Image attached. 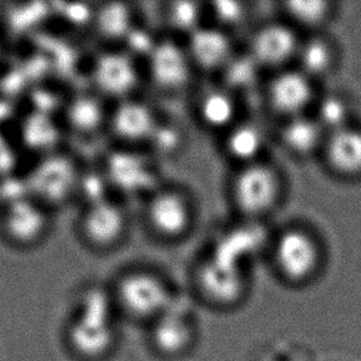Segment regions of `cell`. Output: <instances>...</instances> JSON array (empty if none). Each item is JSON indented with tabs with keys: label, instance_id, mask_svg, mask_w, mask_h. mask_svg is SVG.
<instances>
[{
	"label": "cell",
	"instance_id": "obj_10",
	"mask_svg": "<svg viewBox=\"0 0 361 361\" xmlns=\"http://www.w3.org/2000/svg\"><path fill=\"white\" fill-rule=\"evenodd\" d=\"M301 41L302 36L293 25L276 18L252 25L242 49L267 75L295 66Z\"/></svg>",
	"mask_w": 361,
	"mask_h": 361
},
{
	"label": "cell",
	"instance_id": "obj_12",
	"mask_svg": "<svg viewBox=\"0 0 361 361\" xmlns=\"http://www.w3.org/2000/svg\"><path fill=\"white\" fill-rule=\"evenodd\" d=\"M259 94L276 122L310 113L318 99L316 82L296 66L264 75Z\"/></svg>",
	"mask_w": 361,
	"mask_h": 361
},
{
	"label": "cell",
	"instance_id": "obj_9",
	"mask_svg": "<svg viewBox=\"0 0 361 361\" xmlns=\"http://www.w3.org/2000/svg\"><path fill=\"white\" fill-rule=\"evenodd\" d=\"M265 253L274 271L288 283H302L311 278L321 260L316 235L301 225L271 230Z\"/></svg>",
	"mask_w": 361,
	"mask_h": 361
},
{
	"label": "cell",
	"instance_id": "obj_20",
	"mask_svg": "<svg viewBox=\"0 0 361 361\" xmlns=\"http://www.w3.org/2000/svg\"><path fill=\"white\" fill-rule=\"evenodd\" d=\"M327 135L312 113L279 121L273 132L274 141L278 142L288 154L298 158H307L318 151L322 152Z\"/></svg>",
	"mask_w": 361,
	"mask_h": 361
},
{
	"label": "cell",
	"instance_id": "obj_17",
	"mask_svg": "<svg viewBox=\"0 0 361 361\" xmlns=\"http://www.w3.org/2000/svg\"><path fill=\"white\" fill-rule=\"evenodd\" d=\"M273 141V132H269L257 118L247 115L217 137L219 151L230 169L268 158Z\"/></svg>",
	"mask_w": 361,
	"mask_h": 361
},
{
	"label": "cell",
	"instance_id": "obj_13",
	"mask_svg": "<svg viewBox=\"0 0 361 361\" xmlns=\"http://www.w3.org/2000/svg\"><path fill=\"white\" fill-rule=\"evenodd\" d=\"M163 118L153 102L138 94L110 104L106 136L114 147L146 151Z\"/></svg>",
	"mask_w": 361,
	"mask_h": 361
},
{
	"label": "cell",
	"instance_id": "obj_28",
	"mask_svg": "<svg viewBox=\"0 0 361 361\" xmlns=\"http://www.w3.org/2000/svg\"><path fill=\"white\" fill-rule=\"evenodd\" d=\"M313 108H316L312 113L314 118H317L327 133L352 125V106L348 99L342 95L327 94L318 97Z\"/></svg>",
	"mask_w": 361,
	"mask_h": 361
},
{
	"label": "cell",
	"instance_id": "obj_26",
	"mask_svg": "<svg viewBox=\"0 0 361 361\" xmlns=\"http://www.w3.org/2000/svg\"><path fill=\"white\" fill-rule=\"evenodd\" d=\"M333 13V4L323 0H291L280 4V14L298 32L317 34Z\"/></svg>",
	"mask_w": 361,
	"mask_h": 361
},
{
	"label": "cell",
	"instance_id": "obj_15",
	"mask_svg": "<svg viewBox=\"0 0 361 361\" xmlns=\"http://www.w3.org/2000/svg\"><path fill=\"white\" fill-rule=\"evenodd\" d=\"M52 210L34 196L15 200L0 214V233L8 243L31 249L42 243L52 228Z\"/></svg>",
	"mask_w": 361,
	"mask_h": 361
},
{
	"label": "cell",
	"instance_id": "obj_27",
	"mask_svg": "<svg viewBox=\"0 0 361 361\" xmlns=\"http://www.w3.org/2000/svg\"><path fill=\"white\" fill-rule=\"evenodd\" d=\"M250 3L247 1H211L205 3L206 23L235 35L248 24L252 15Z\"/></svg>",
	"mask_w": 361,
	"mask_h": 361
},
{
	"label": "cell",
	"instance_id": "obj_3",
	"mask_svg": "<svg viewBox=\"0 0 361 361\" xmlns=\"http://www.w3.org/2000/svg\"><path fill=\"white\" fill-rule=\"evenodd\" d=\"M116 305L113 293L100 288H89L79 302L78 311L67 329L71 349L88 360L108 355L116 343Z\"/></svg>",
	"mask_w": 361,
	"mask_h": 361
},
{
	"label": "cell",
	"instance_id": "obj_7",
	"mask_svg": "<svg viewBox=\"0 0 361 361\" xmlns=\"http://www.w3.org/2000/svg\"><path fill=\"white\" fill-rule=\"evenodd\" d=\"M192 281L207 302L216 307H233L248 291L247 263L210 247L196 260Z\"/></svg>",
	"mask_w": 361,
	"mask_h": 361
},
{
	"label": "cell",
	"instance_id": "obj_2",
	"mask_svg": "<svg viewBox=\"0 0 361 361\" xmlns=\"http://www.w3.org/2000/svg\"><path fill=\"white\" fill-rule=\"evenodd\" d=\"M141 221L152 240L161 244L181 243L195 230V196L179 183L161 181L142 199Z\"/></svg>",
	"mask_w": 361,
	"mask_h": 361
},
{
	"label": "cell",
	"instance_id": "obj_11",
	"mask_svg": "<svg viewBox=\"0 0 361 361\" xmlns=\"http://www.w3.org/2000/svg\"><path fill=\"white\" fill-rule=\"evenodd\" d=\"M158 161L145 149L114 147L99 169L113 195L125 200L126 196L143 199L161 179H158Z\"/></svg>",
	"mask_w": 361,
	"mask_h": 361
},
{
	"label": "cell",
	"instance_id": "obj_24",
	"mask_svg": "<svg viewBox=\"0 0 361 361\" xmlns=\"http://www.w3.org/2000/svg\"><path fill=\"white\" fill-rule=\"evenodd\" d=\"M336 59L337 54L332 41L317 32L302 37L295 66L317 82L332 72Z\"/></svg>",
	"mask_w": 361,
	"mask_h": 361
},
{
	"label": "cell",
	"instance_id": "obj_6",
	"mask_svg": "<svg viewBox=\"0 0 361 361\" xmlns=\"http://www.w3.org/2000/svg\"><path fill=\"white\" fill-rule=\"evenodd\" d=\"M88 88L108 102L142 94L145 75L142 61L121 46H104L89 61Z\"/></svg>",
	"mask_w": 361,
	"mask_h": 361
},
{
	"label": "cell",
	"instance_id": "obj_8",
	"mask_svg": "<svg viewBox=\"0 0 361 361\" xmlns=\"http://www.w3.org/2000/svg\"><path fill=\"white\" fill-rule=\"evenodd\" d=\"M145 85L168 97L190 94L200 78L181 39L161 34L142 59Z\"/></svg>",
	"mask_w": 361,
	"mask_h": 361
},
{
	"label": "cell",
	"instance_id": "obj_21",
	"mask_svg": "<svg viewBox=\"0 0 361 361\" xmlns=\"http://www.w3.org/2000/svg\"><path fill=\"white\" fill-rule=\"evenodd\" d=\"M137 10L130 3H98L94 5L90 31L104 46L123 47L140 26Z\"/></svg>",
	"mask_w": 361,
	"mask_h": 361
},
{
	"label": "cell",
	"instance_id": "obj_4",
	"mask_svg": "<svg viewBox=\"0 0 361 361\" xmlns=\"http://www.w3.org/2000/svg\"><path fill=\"white\" fill-rule=\"evenodd\" d=\"M130 230L131 216L126 201L113 194L82 204L74 221L79 242L94 253H111L121 248Z\"/></svg>",
	"mask_w": 361,
	"mask_h": 361
},
{
	"label": "cell",
	"instance_id": "obj_14",
	"mask_svg": "<svg viewBox=\"0 0 361 361\" xmlns=\"http://www.w3.org/2000/svg\"><path fill=\"white\" fill-rule=\"evenodd\" d=\"M191 115L201 130L220 137L243 118V97L215 79H204L190 94Z\"/></svg>",
	"mask_w": 361,
	"mask_h": 361
},
{
	"label": "cell",
	"instance_id": "obj_22",
	"mask_svg": "<svg viewBox=\"0 0 361 361\" xmlns=\"http://www.w3.org/2000/svg\"><path fill=\"white\" fill-rule=\"evenodd\" d=\"M152 343L161 355L178 357L195 341V327L186 314L174 306L152 322Z\"/></svg>",
	"mask_w": 361,
	"mask_h": 361
},
{
	"label": "cell",
	"instance_id": "obj_5",
	"mask_svg": "<svg viewBox=\"0 0 361 361\" xmlns=\"http://www.w3.org/2000/svg\"><path fill=\"white\" fill-rule=\"evenodd\" d=\"M111 293L118 310L141 321L153 322L174 306L171 283L154 269H127L118 275Z\"/></svg>",
	"mask_w": 361,
	"mask_h": 361
},
{
	"label": "cell",
	"instance_id": "obj_23",
	"mask_svg": "<svg viewBox=\"0 0 361 361\" xmlns=\"http://www.w3.org/2000/svg\"><path fill=\"white\" fill-rule=\"evenodd\" d=\"M322 153L333 171L348 178L361 176V128L349 125L329 132Z\"/></svg>",
	"mask_w": 361,
	"mask_h": 361
},
{
	"label": "cell",
	"instance_id": "obj_19",
	"mask_svg": "<svg viewBox=\"0 0 361 361\" xmlns=\"http://www.w3.org/2000/svg\"><path fill=\"white\" fill-rule=\"evenodd\" d=\"M110 104L92 89L73 94L64 108V126L79 138L106 135Z\"/></svg>",
	"mask_w": 361,
	"mask_h": 361
},
{
	"label": "cell",
	"instance_id": "obj_1",
	"mask_svg": "<svg viewBox=\"0 0 361 361\" xmlns=\"http://www.w3.org/2000/svg\"><path fill=\"white\" fill-rule=\"evenodd\" d=\"M285 176L268 157L247 166L231 168L226 180V199L235 221L267 225L285 196Z\"/></svg>",
	"mask_w": 361,
	"mask_h": 361
},
{
	"label": "cell",
	"instance_id": "obj_16",
	"mask_svg": "<svg viewBox=\"0 0 361 361\" xmlns=\"http://www.w3.org/2000/svg\"><path fill=\"white\" fill-rule=\"evenodd\" d=\"M199 78L219 79L240 52L235 35L205 23L184 39Z\"/></svg>",
	"mask_w": 361,
	"mask_h": 361
},
{
	"label": "cell",
	"instance_id": "obj_18",
	"mask_svg": "<svg viewBox=\"0 0 361 361\" xmlns=\"http://www.w3.org/2000/svg\"><path fill=\"white\" fill-rule=\"evenodd\" d=\"M42 171L44 188L34 197L52 211L57 206L79 201L85 168L75 157L64 152H56L46 159Z\"/></svg>",
	"mask_w": 361,
	"mask_h": 361
},
{
	"label": "cell",
	"instance_id": "obj_29",
	"mask_svg": "<svg viewBox=\"0 0 361 361\" xmlns=\"http://www.w3.org/2000/svg\"><path fill=\"white\" fill-rule=\"evenodd\" d=\"M181 142L183 137L180 128L174 122L168 121L166 118H163L146 151L157 161H159L166 157L176 154L181 147Z\"/></svg>",
	"mask_w": 361,
	"mask_h": 361
},
{
	"label": "cell",
	"instance_id": "obj_25",
	"mask_svg": "<svg viewBox=\"0 0 361 361\" xmlns=\"http://www.w3.org/2000/svg\"><path fill=\"white\" fill-rule=\"evenodd\" d=\"M163 34L184 39L206 23L204 1H169L161 4Z\"/></svg>",
	"mask_w": 361,
	"mask_h": 361
}]
</instances>
